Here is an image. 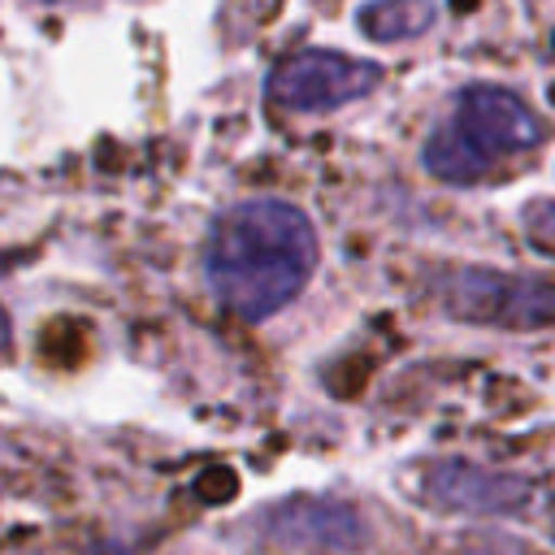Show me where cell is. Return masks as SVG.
I'll list each match as a JSON object with an SVG mask.
<instances>
[{
  "instance_id": "6",
  "label": "cell",
  "mask_w": 555,
  "mask_h": 555,
  "mask_svg": "<svg viewBox=\"0 0 555 555\" xmlns=\"http://www.w3.org/2000/svg\"><path fill=\"white\" fill-rule=\"evenodd\" d=\"M425 499L451 512H520V503L529 499V486L520 477L447 460L425 473Z\"/></svg>"
},
{
  "instance_id": "11",
  "label": "cell",
  "mask_w": 555,
  "mask_h": 555,
  "mask_svg": "<svg viewBox=\"0 0 555 555\" xmlns=\"http://www.w3.org/2000/svg\"><path fill=\"white\" fill-rule=\"evenodd\" d=\"M551 100H555V87H551Z\"/></svg>"
},
{
  "instance_id": "1",
  "label": "cell",
  "mask_w": 555,
  "mask_h": 555,
  "mask_svg": "<svg viewBox=\"0 0 555 555\" xmlns=\"http://www.w3.org/2000/svg\"><path fill=\"white\" fill-rule=\"evenodd\" d=\"M312 264V221L286 199H243L221 212L204 256L217 299L247 321H264L291 304Z\"/></svg>"
},
{
  "instance_id": "10",
  "label": "cell",
  "mask_w": 555,
  "mask_h": 555,
  "mask_svg": "<svg viewBox=\"0 0 555 555\" xmlns=\"http://www.w3.org/2000/svg\"><path fill=\"white\" fill-rule=\"evenodd\" d=\"M9 347V317H4V308H0V351Z\"/></svg>"
},
{
  "instance_id": "7",
  "label": "cell",
  "mask_w": 555,
  "mask_h": 555,
  "mask_svg": "<svg viewBox=\"0 0 555 555\" xmlns=\"http://www.w3.org/2000/svg\"><path fill=\"white\" fill-rule=\"evenodd\" d=\"M434 22V4L429 0H373L360 13V26L373 39H412Z\"/></svg>"
},
{
  "instance_id": "2",
  "label": "cell",
  "mask_w": 555,
  "mask_h": 555,
  "mask_svg": "<svg viewBox=\"0 0 555 555\" xmlns=\"http://www.w3.org/2000/svg\"><path fill=\"white\" fill-rule=\"evenodd\" d=\"M538 117L503 87H468L460 91L447 126L434 130L425 147V165L447 182L481 178L499 156L525 152L538 143Z\"/></svg>"
},
{
  "instance_id": "9",
  "label": "cell",
  "mask_w": 555,
  "mask_h": 555,
  "mask_svg": "<svg viewBox=\"0 0 555 555\" xmlns=\"http://www.w3.org/2000/svg\"><path fill=\"white\" fill-rule=\"evenodd\" d=\"M91 555H126V551H121V546H113V542H100Z\"/></svg>"
},
{
  "instance_id": "5",
  "label": "cell",
  "mask_w": 555,
  "mask_h": 555,
  "mask_svg": "<svg viewBox=\"0 0 555 555\" xmlns=\"http://www.w3.org/2000/svg\"><path fill=\"white\" fill-rule=\"evenodd\" d=\"M377 78L382 74L373 61H356L343 52H295L273 69L269 95L286 108L321 113V108H338V104L373 91Z\"/></svg>"
},
{
  "instance_id": "3",
  "label": "cell",
  "mask_w": 555,
  "mask_h": 555,
  "mask_svg": "<svg viewBox=\"0 0 555 555\" xmlns=\"http://www.w3.org/2000/svg\"><path fill=\"white\" fill-rule=\"evenodd\" d=\"M447 312L503 325V330H542L555 325V278L546 273H494V269H455L438 282Z\"/></svg>"
},
{
  "instance_id": "8",
  "label": "cell",
  "mask_w": 555,
  "mask_h": 555,
  "mask_svg": "<svg viewBox=\"0 0 555 555\" xmlns=\"http://www.w3.org/2000/svg\"><path fill=\"white\" fill-rule=\"evenodd\" d=\"M525 221H529V230H533L546 247H555V204H533Z\"/></svg>"
},
{
  "instance_id": "4",
  "label": "cell",
  "mask_w": 555,
  "mask_h": 555,
  "mask_svg": "<svg viewBox=\"0 0 555 555\" xmlns=\"http://www.w3.org/2000/svg\"><path fill=\"white\" fill-rule=\"evenodd\" d=\"M264 546L295 555H356L364 546V516L343 499H282L256 520Z\"/></svg>"
}]
</instances>
